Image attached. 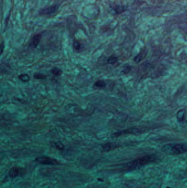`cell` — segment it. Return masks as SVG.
I'll use <instances>...</instances> for the list:
<instances>
[{
	"label": "cell",
	"instance_id": "1",
	"mask_svg": "<svg viewBox=\"0 0 187 188\" xmlns=\"http://www.w3.org/2000/svg\"><path fill=\"white\" fill-rule=\"evenodd\" d=\"M155 159V157L152 155H147L129 162L125 165V167L127 170H135L154 161Z\"/></svg>",
	"mask_w": 187,
	"mask_h": 188
},
{
	"label": "cell",
	"instance_id": "2",
	"mask_svg": "<svg viewBox=\"0 0 187 188\" xmlns=\"http://www.w3.org/2000/svg\"><path fill=\"white\" fill-rule=\"evenodd\" d=\"M163 151L166 154L177 155L187 152V144H172L163 146Z\"/></svg>",
	"mask_w": 187,
	"mask_h": 188
},
{
	"label": "cell",
	"instance_id": "3",
	"mask_svg": "<svg viewBox=\"0 0 187 188\" xmlns=\"http://www.w3.org/2000/svg\"><path fill=\"white\" fill-rule=\"evenodd\" d=\"M36 161L40 164L44 165H57L60 164L59 162L57 159L48 157H39L36 158Z\"/></svg>",
	"mask_w": 187,
	"mask_h": 188
},
{
	"label": "cell",
	"instance_id": "4",
	"mask_svg": "<svg viewBox=\"0 0 187 188\" xmlns=\"http://www.w3.org/2000/svg\"><path fill=\"white\" fill-rule=\"evenodd\" d=\"M58 8H59V6L57 5L49 6L46 7L41 9L40 11H39V14L41 16L50 15L51 14L55 13L58 11Z\"/></svg>",
	"mask_w": 187,
	"mask_h": 188
},
{
	"label": "cell",
	"instance_id": "5",
	"mask_svg": "<svg viewBox=\"0 0 187 188\" xmlns=\"http://www.w3.org/2000/svg\"><path fill=\"white\" fill-rule=\"evenodd\" d=\"M143 132V129H140L139 128H132L126 130H122L118 132H114L113 134V136L115 138H118L119 136L125 134H134V133H141Z\"/></svg>",
	"mask_w": 187,
	"mask_h": 188
},
{
	"label": "cell",
	"instance_id": "6",
	"mask_svg": "<svg viewBox=\"0 0 187 188\" xmlns=\"http://www.w3.org/2000/svg\"><path fill=\"white\" fill-rule=\"evenodd\" d=\"M42 39V34H37L35 35L33 37H32L31 42L30 44V46L33 48H36L40 44V41Z\"/></svg>",
	"mask_w": 187,
	"mask_h": 188
},
{
	"label": "cell",
	"instance_id": "7",
	"mask_svg": "<svg viewBox=\"0 0 187 188\" xmlns=\"http://www.w3.org/2000/svg\"><path fill=\"white\" fill-rule=\"evenodd\" d=\"M20 172V171L19 169L17 168V167H13L12 168L11 170H9V177L12 178H14L17 177Z\"/></svg>",
	"mask_w": 187,
	"mask_h": 188
},
{
	"label": "cell",
	"instance_id": "8",
	"mask_svg": "<svg viewBox=\"0 0 187 188\" xmlns=\"http://www.w3.org/2000/svg\"><path fill=\"white\" fill-rule=\"evenodd\" d=\"M106 86V83L103 80H98L95 82L93 85V87L95 89H104Z\"/></svg>",
	"mask_w": 187,
	"mask_h": 188
},
{
	"label": "cell",
	"instance_id": "9",
	"mask_svg": "<svg viewBox=\"0 0 187 188\" xmlns=\"http://www.w3.org/2000/svg\"><path fill=\"white\" fill-rule=\"evenodd\" d=\"M18 79L21 80V82H29L30 80V78L29 75L27 74H21L18 76Z\"/></svg>",
	"mask_w": 187,
	"mask_h": 188
},
{
	"label": "cell",
	"instance_id": "10",
	"mask_svg": "<svg viewBox=\"0 0 187 188\" xmlns=\"http://www.w3.org/2000/svg\"><path fill=\"white\" fill-rule=\"evenodd\" d=\"M145 53L143 52H141L140 53H138L137 56H136L134 58V61L136 62H140V61L143 59V58L145 57Z\"/></svg>",
	"mask_w": 187,
	"mask_h": 188
},
{
	"label": "cell",
	"instance_id": "11",
	"mask_svg": "<svg viewBox=\"0 0 187 188\" xmlns=\"http://www.w3.org/2000/svg\"><path fill=\"white\" fill-rule=\"evenodd\" d=\"M51 73L53 74L54 75L57 76V77H59V76H61V75L63 73V71L58 68H54L53 69H51L50 71Z\"/></svg>",
	"mask_w": 187,
	"mask_h": 188
},
{
	"label": "cell",
	"instance_id": "12",
	"mask_svg": "<svg viewBox=\"0 0 187 188\" xmlns=\"http://www.w3.org/2000/svg\"><path fill=\"white\" fill-rule=\"evenodd\" d=\"M73 46L75 50L79 51L81 47V45L79 41L74 40L73 44Z\"/></svg>",
	"mask_w": 187,
	"mask_h": 188
},
{
	"label": "cell",
	"instance_id": "13",
	"mask_svg": "<svg viewBox=\"0 0 187 188\" xmlns=\"http://www.w3.org/2000/svg\"><path fill=\"white\" fill-rule=\"evenodd\" d=\"M34 78L35 79H45L47 78V75L41 74V73H35L34 75Z\"/></svg>",
	"mask_w": 187,
	"mask_h": 188
},
{
	"label": "cell",
	"instance_id": "14",
	"mask_svg": "<svg viewBox=\"0 0 187 188\" xmlns=\"http://www.w3.org/2000/svg\"><path fill=\"white\" fill-rule=\"evenodd\" d=\"M113 9L116 12V13H120L121 12L125 11L124 7L120 6H116L115 7H113Z\"/></svg>",
	"mask_w": 187,
	"mask_h": 188
},
{
	"label": "cell",
	"instance_id": "15",
	"mask_svg": "<svg viewBox=\"0 0 187 188\" xmlns=\"http://www.w3.org/2000/svg\"><path fill=\"white\" fill-rule=\"evenodd\" d=\"M118 57L116 56H110L109 59H108V63L110 64H113L115 63L116 62L118 61Z\"/></svg>",
	"mask_w": 187,
	"mask_h": 188
},
{
	"label": "cell",
	"instance_id": "16",
	"mask_svg": "<svg viewBox=\"0 0 187 188\" xmlns=\"http://www.w3.org/2000/svg\"><path fill=\"white\" fill-rule=\"evenodd\" d=\"M102 148H103V151L108 152V151H110L111 149V145L110 143L105 144L102 146Z\"/></svg>",
	"mask_w": 187,
	"mask_h": 188
},
{
	"label": "cell",
	"instance_id": "17",
	"mask_svg": "<svg viewBox=\"0 0 187 188\" xmlns=\"http://www.w3.org/2000/svg\"><path fill=\"white\" fill-rule=\"evenodd\" d=\"M55 146L56 147V148L58 149V150H62L64 148V146L63 143H62L61 142L55 143Z\"/></svg>",
	"mask_w": 187,
	"mask_h": 188
},
{
	"label": "cell",
	"instance_id": "18",
	"mask_svg": "<svg viewBox=\"0 0 187 188\" xmlns=\"http://www.w3.org/2000/svg\"><path fill=\"white\" fill-rule=\"evenodd\" d=\"M129 71H130V68H129V67H126V68L124 69L122 72H124V73L126 74V73H128L129 72Z\"/></svg>",
	"mask_w": 187,
	"mask_h": 188
},
{
	"label": "cell",
	"instance_id": "19",
	"mask_svg": "<svg viewBox=\"0 0 187 188\" xmlns=\"http://www.w3.org/2000/svg\"><path fill=\"white\" fill-rule=\"evenodd\" d=\"M3 48H4V44L2 42V43H1V54L2 53Z\"/></svg>",
	"mask_w": 187,
	"mask_h": 188
},
{
	"label": "cell",
	"instance_id": "20",
	"mask_svg": "<svg viewBox=\"0 0 187 188\" xmlns=\"http://www.w3.org/2000/svg\"><path fill=\"white\" fill-rule=\"evenodd\" d=\"M169 188V187H167V188Z\"/></svg>",
	"mask_w": 187,
	"mask_h": 188
}]
</instances>
